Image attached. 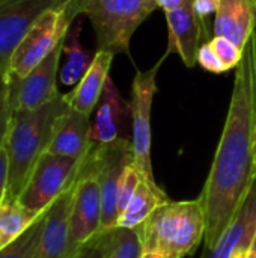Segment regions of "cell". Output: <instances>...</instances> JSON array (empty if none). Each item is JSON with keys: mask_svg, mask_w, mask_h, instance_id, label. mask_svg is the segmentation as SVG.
<instances>
[{"mask_svg": "<svg viewBox=\"0 0 256 258\" xmlns=\"http://www.w3.org/2000/svg\"><path fill=\"white\" fill-rule=\"evenodd\" d=\"M210 44L214 48L219 59L222 60V63L225 65L226 71L234 70L240 65V62L243 59L244 48H240L237 44H234L232 41H229L225 36H213L210 39Z\"/></svg>", "mask_w": 256, "mask_h": 258, "instance_id": "25", "label": "cell"}, {"mask_svg": "<svg viewBox=\"0 0 256 258\" xmlns=\"http://www.w3.org/2000/svg\"><path fill=\"white\" fill-rule=\"evenodd\" d=\"M166 23L169 42L164 53L167 56L177 53L186 67H195L199 48L210 41L208 21L196 14L193 0H190L184 6L166 12Z\"/></svg>", "mask_w": 256, "mask_h": 258, "instance_id": "12", "label": "cell"}, {"mask_svg": "<svg viewBox=\"0 0 256 258\" xmlns=\"http://www.w3.org/2000/svg\"><path fill=\"white\" fill-rule=\"evenodd\" d=\"M155 8V0H81V14L94 27L98 50L128 57L131 36Z\"/></svg>", "mask_w": 256, "mask_h": 258, "instance_id": "4", "label": "cell"}, {"mask_svg": "<svg viewBox=\"0 0 256 258\" xmlns=\"http://www.w3.org/2000/svg\"><path fill=\"white\" fill-rule=\"evenodd\" d=\"M246 258H256V240L253 242V245L250 246V249H249V252H247Z\"/></svg>", "mask_w": 256, "mask_h": 258, "instance_id": "32", "label": "cell"}, {"mask_svg": "<svg viewBox=\"0 0 256 258\" xmlns=\"http://www.w3.org/2000/svg\"><path fill=\"white\" fill-rule=\"evenodd\" d=\"M18 200L5 197L0 204V251L23 236L39 218Z\"/></svg>", "mask_w": 256, "mask_h": 258, "instance_id": "21", "label": "cell"}, {"mask_svg": "<svg viewBox=\"0 0 256 258\" xmlns=\"http://www.w3.org/2000/svg\"><path fill=\"white\" fill-rule=\"evenodd\" d=\"M83 162L92 169L100 184L103 201L101 230H109L118 224V189L125 168L134 162L131 141L119 138L106 145H92Z\"/></svg>", "mask_w": 256, "mask_h": 258, "instance_id": "7", "label": "cell"}, {"mask_svg": "<svg viewBox=\"0 0 256 258\" xmlns=\"http://www.w3.org/2000/svg\"><path fill=\"white\" fill-rule=\"evenodd\" d=\"M74 187H75V181L45 212V225L41 236L38 258H71L69 215H71Z\"/></svg>", "mask_w": 256, "mask_h": 258, "instance_id": "14", "label": "cell"}, {"mask_svg": "<svg viewBox=\"0 0 256 258\" xmlns=\"http://www.w3.org/2000/svg\"><path fill=\"white\" fill-rule=\"evenodd\" d=\"M95 109V116L91 121V144L106 145L118 141L121 138L119 128L130 112V104L122 98L112 77L107 79Z\"/></svg>", "mask_w": 256, "mask_h": 258, "instance_id": "15", "label": "cell"}, {"mask_svg": "<svg viewBox=\"0 0 256 258\" xmlns=\"http://www.w3.org/2000/svg\"><path fill=\"white\" fill-rule=\"evenodd\" d=\"M136 231L143 254L187 257L205 239L207 221L202 200L169 201L155 209L145 222L136 227Z\"/></svg>", "mask_w": 256, "mask_h": 258, "instance_id": "3", "label": "cell"}, {"mask_svg": "<svg viewBox=\"0 0 256 258\" xmlns=\"http://www.w3.org/2000/svg\"><path fill=\"white\" fill-rule=\"evenodd\" d=\"M220 3L222 0H193V8L201 18L208 21V18L219 11Z\"/></svg>", "mask_w": 256, "mask_h": 258, "instance_id": "28", "label": "cell"}, {"mask_svg": "<svg viewBox=\"0 0 256 258\" xmlns=\"http://www.w3.org/2000/svg\"><path fill=\"white\" fill-rule=\"evenodd\" d=\"M198 63L208 73H213V74H223L226 73V68L225 65L222 63V60L219 59V56L216 54L214 48L211 47L210 41L205 42L199 51H198Z\"/></svg>", "mask_w": 256, "mask_h": 258, "instance_id": "27", "label": "cell"}, {"mask_svg": "<svg viewBox=\"0 0 256 258\" xmlns=\"http://www.w3.org/2000/svg\"><path fill=\"white\" fill-rule=\"evenodd\" d=\"M104 258H142L143 246L136 228L113 227L95 236Z\"/></svg>", "mask_w": 256, "mask_h": 258, "instance_id": "22", "label": "cell"}, {"mask_svg": "<svg viewBox=\"0 0 256 258\" xmlns=\"http://www.w3.org/2000/svg\"><path fill=\"white\" fill-rule=\"evenodd\" d=\"M255 154H256V130H255Z\"/></svg>", "mask_w": 256, "mask_h": 258, "instance_id": "34", "label": "cell"}, {"mask_svg": "<svg viewBox=\"0 0 256 258\" xmlns=\"http://www.w3.org/2000/svg\"><path fill=\"white\" fill-rule=\"evenodd\" d=\"M8 177H9V163H8V154L5 147L0 150V204L3 198L6 197L8 189Z\"/></svg>", "mask_w": 256, "mask_h": 258, "instance_id": "30", "label": "cell"}, {"mask_svg": "<svg viewBox=\"0 0 256 258\" xmlns=\"http://www.w3.org/2000/svg\"><path fill=\"white\" fill-rule=\"evenodd\" d=\"M256 240V180L244 204L207 258H246Z\"/></svg>", "mask_w": 256, "mask_h": 258, "instance_id": "13", "label": "cell"}, {"mask_svg": "<svg viewBox=\"0 0 256 258\" xmlns=\"http://www.w3.org/2000/svg\"><path fill=\"white\" fill-rule=\"evenodd\" d=\"M256 32L235 68L234 89L213 165L199 195L205 210V251L232 222L256 180Z\"/></svg>", "mask_w": 256, "mask_h": 258, "instance_id": "1", "label": "cell"}, {"mask_svg": "<svg viewBox=\"0 0 256 258\" xmlns=\"http://www.w3.org/2000/svg\"><path fill=\"white\" fill-rule=\"evenodd\" d=\"M103 224V201L100 184L92 169L81 160L75 180L69 215V251L71 257L100 231Z\"/></svg>", "mask_w": 256, "mask_h": 258, "instance_id": "9", "label": "cell"}, {"mask_svg": "<svg viewBox=\"0 0 256 258\" xmlns=\"http://www.w3.org/2000/svg\"><path fill=\"white\" fill-rule=\"evenodd\" d=\"M45 225V213H42L35 224L15 242L0 251V258H38L41 236Z\"/></svg>", "mask_w": 256, "mask_h": 258, "instance_id": "23", "label": "cell"}, {"mask_svg": "<svg viewBox=\"0 0 256 258\" xmlns=\"http://www.w3.org/2000/svg\"><path fill=\"white\" fill-rule=\"evenodd\" d=\"M65 94H59L50 103L33 110H17L12 113L5 150L9 163L6 197L18 200L35 165L53 139L60 118L69 110Z\"/></svg>", "mask_w": 256, "mask_h": 258, "instance_id": "2", "label": "cell"}, {"mask_svg": "<svg viewBox=\"0 0 256 258\" xmlns=\"http://www.w3.org/2000/svg\"><path fill=\"white\" fill-rule=\"evenodd\" d=\"M113 57L115 54L110 51L97 50L81 80L75 85V88L71 92L65 94L71 109L91 116V113L95 110L103 95L106 82L110 77L109 71H110Z\"/></svg>", "mask_w": 256, "mask_h": 258, "instance_id": "17", "label": "cell"}, {"mask_svg": "<svg viewBox=\"0 0 256 258\" xmlns=\"http://www.w3.org/2000/svg\"><path fill=\"white\" fill-rule=\"evenodd\" d=\"M142 174L139 172V169L134 166V162L130 163L119 181V189H118V215L121 216V213L127 209L130 200L133 198L137 186L142 181Z\"/></svg>", "mask_w": 256, "mask_h": 258, "instance_id": "24", "label": "cell"}, {"mask_svg": "<svg viewBox=\"0 0 256 258\" xmlns=\"http://www.w3.org/2000/svg\"><path fill=\"white\" fill-rule=\"evenodd\" d=\"M155 2H157V6L161 8L166 14V12H170V11H175L181 6H184L190 0H155Z\"/></svg>", "mask_w": 256, "mask_h": 258, "instance_id": "31", "label": "cell"}, {"mask_svg": "<svg viewBox=\"0 0 256 258\" xmlns=\"http://www.w3.org/2000/svg\"><path fill=\"white\" fill-rule=\"evenodd\" d=\"M12 107L9 101V76L6 71L0 70V150L5 147L11 121H12Z\"/></svg>", "mask_w": 256, "mask_h": 258, "instance_id": "26", "label": "cell"}, {"mask_svg": "<svg viewBox=\"0 0 256 258\" xmlns=\"http://www.w3.org/2000/svg\"><path fill=\"white\" fill-rule=\"evenodd\" d=\"M80 14L81 0H77L48 11L41 17L14 50L8 67L9 79H23L39 65L65 39Z\"/></svg>", "mask_w": 256, "mask_h": 258, "instance_id": "5", "label": "cell"}, {"mask_svg": "<svg viewBox=\"0 0 256 258\" xmlns=\"http://www.w3.org/2000/svg\"><path fill=\"white\" fill-rule=\"evenodd\" d=\"M89 133L91 116L69 107L60 118L47 153L83 160L92 147Z\"/></svg>", "mask_w": 256, "mask_h": 258, "instance_id": "18", "label": "cell"}, {"mask_svg": "<svg viewBox=\"0 0 256 258\" xmlns=\"http://www.w3.org/2000/svg\"><path fill=\"white\" fill-rule=\"evenodd\" d=\"M71 258H104V254H103V249H101L100 243L94 237L91 242L83 245Z\"/></svg>", "mask_w": 256, "mask_h": 258, "instance_id": "29", "label": "cell"}, {"mask_svg": "<svg viewBox=\"0 0 256 258\" xmlns=\"http://www.w3.org/2000/svg\"><path fill=\"white\" fill-rule=\"evenodd\" d=\"M72 2L77 0H0V70L8 73L14 50L41 17Z\"/></svg>", "mask_w": 256, "mask_h": 258, "instance_id": "10", "label": "cell"}, {"mask_svg": "<svg viewBox=\"0 0 256 258\" xmlns=\"http://www.w3.org/2000/svg\"><path fill=\"white\" fill-rule=\"evenodd\" d=\"M142 258H169V257H163V255H158V254H143Z\"/></svg>", "mask_w": 256, "mask_h": 258, "instance_id": "33", "label": "cell"}, {"mask_svg": "<svg viewBox=\"0 0 256 258\" xmlns=\"http://www.w3.org/2000/svg\"><path fill=\"white\" fill-rule=\"evenodd\" d=\"M80 32H81V23L77 21L72 24L65 36L63 41V53L66 54V60L59 71L60 83L65 86L77 85L84 73L88 71L91 62L94 57H91V53L83 48L80 42Z\"/></svg>", "mask_w": 256, "mask_h": 258, "instance_id": "20", "label": "cell"}, {"mask_svg": "<svg viewBox=\"0 0 256 258\" xmlns=\"http://www.w3.org/2000/svg\"><path fill=\"white\" fill-rule=\"evenodd\" d=\"M167 54L164 53L154 67L146 71H137L131 83V147L134 154V166L143 178L154 180L151 163V112L152 101L157 94V74Z\"/></svg>", "mask_w": 256, "mask_h": 258, "instance_id": "8", "label": "cell"}, {"mask_svg": "<svg viewBox=\"0 0 256 258\" xmlns=\"http://www.w3.org/2000/svg\"><path fill=\"white\" fill-rule=\"evenodd\" d=\"M80 165L81 160L78 159L44 153L35 165L18 201L36 215L45 213L74 184Z\"/></svg>", "mask_w": 256, "mask_h": 258, "instance_id": "6", "label": "cell"}, {"mask_svg": "<svg viewBox=\"0 0 256 258\" xmlns=\"http://www.w3.org/2000/svg\"><path fill=\"white\" fill-rule=\"evenodd\" d=\"M256 32V0H222L214 17V36H225L244 48Z\"/></svg>", "mask_w": 256, "mask_h": 258, "instance_id": "16", "label": "cell"}, {"mask_svg": "<svg viewBox=\"0 0 256 258\" xmlns=\"http://www.w3.org/2000/svg\"><path fill=\"white\" fill-rule=\"evenodd\" d=\"M63 41L26 77L9 79V101L12 112L38 109L60 94L56 82L60 56L63 53Z\"/></svg>", "mask_w": 256, "mask_h": 258, "instance_id": "11", "label": "cell"}, {"mask_svg": "<svg viewBox=\"0 0 256 258\" xmlns=\"http://www.w3.org/2000/svg\"><path fill=\"white\" fill-rule=\"evenodd\" d=\"M169 201H170V198L155 181L142 178L140 184L137 186L133 198L130 200V203L127 206V209L118 218L116 227L136 228L142 222H145L155 209H158L160 206H163Z\"/></svg>", "mask_w": 256, "mask_h": 258, "instance_id": "19", "label": "cell"}]
</instances>
